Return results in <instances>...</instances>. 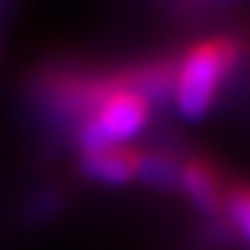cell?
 <instances>
[{
	"label": "cell",
	"instance_id": "cell-4",
	"mask_svg": "<svg viewBox=\"0 0 250 250\" xmlns=\"http://www.w3.org/2000/svg\"><path fill=\"white\" fill-rule=\"evenodd\" d=\"M180 185L187 189V194L192 197V202L202 209V211H216L219 204H221V197H219V187H216V180L214 175L199 163H192L182 170L180 175Z\"/></svg>",
	"mask_w": 250,
	"mask_h": 250
},
{
	"label": "cell",
	"instance_id": "cell-2",
	"mask_svg": "<svg viewBox=\"0 0 250 250\" xmlns=\"http://www.w3.org/2000/svg\"><path fill=\"white\" fill-rule=\"evenodd\" d=\"M146 122L148 102L134 90H117L100 102L97 112L90 119H85L78 139L85 153L119 148L129 139L141 134Z\"/></svg>",
	"mask_w": 250,
	"mask_h": 250
},
{
	"label": "cell",
	"instance_id": "cell-3",
	"mask_svg": "<svg viewBox=\"0 0 250 250\" xmlns=\"http://www.w3.org/2000/svg\"><path fill=\"white\" fill-rule=\"evenodd\" d=\"M83 172L90 180L104 182V185H126L134 177H139L141 156H136L129 148H104V151H92L83 153L81 161Z\"/></svg>",
	"mask_w": 250,
	"mask_h": 250
},
{
	"label": "cell",
	"instance_id": "cell-5",
	"mask_svg": "<svg viewBox=\"0 0 250 250\" xmlns=\"http://www.w3.org/2000/svg\"><path fill=\"white\" fill-rule=\"evenodd\" d=\"M180 175H182V170H177V167L172 166V161H167V158H161V156L141 158L139 177H144L151 185H158V187L180 185Z\"/></svg>",
	"mask_w": 250,
	"mask_h": 250
},
{
	"label": "cell",
	"instance_id": "cell-6",
	"mask_svg": "<svg viewBox=\"0 0 250 250\" xmlns=\"http://www.w3.org/2000/svg\"><path fill=\"white\" fill-rule=\"evenodd\" d=\"M231 224L236 226V231L250 243V187H241L236 189L229 202H226Z\"/></svg>",
	"mask_w": 250,
	"mask_h": 250
},
{
	"label": "cell",
	"instance_id": "cell-1",
	"mask_svg": "<svg viewBox=\"0 0 250 250\" xmlns=\"http://www.w3.org/2000/svg\"><path fill=\"white\" fill-rule=\"evenodd\" d=\"M233 59L236 51L229 42H207L187 54L175 83V104L182 117L199 119L207 114Z\"/></svg>",
	"mask_w": 250,
	"mask_h": 250
}]
</instances>
